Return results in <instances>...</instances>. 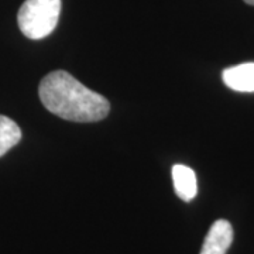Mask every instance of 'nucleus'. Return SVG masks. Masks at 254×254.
<instances>
[{
	"label": "nucleus",
	"instance_id": "obj_5",
	"mask_svg": "<svg viewBox=\"0 0 254 254\" xmlns=\"http://www.w3.org/2000/svg\"><path fill=\"white\" fill-rule=\"evenodd\" d=\"M227 88L236 92H254V63H245L227 68L222 73Z\"/></svg>",
	"mask_w": 254,
	"mask_h": 254
},
{
	"label": "nucleus",
	"instance_id": "obj_1",
	"mask_svg": "<svg viewBox=\"0 0 254 254\" xmlns=\"http://www.w3.org/2000/svg\"><path fill=\"white\" fill-rule=\"evenodd\" d=\"M38 95L47 110L71 122H98L106 118L110 109L108 99L65 71L48 73L38 86Z\"/></svg>",
	"mask_w": 254,
	"mask_h": 254
},
{
	"label": "nucleus",
	"instance_id": "obj_7",
	"mask_svg": "<svg viewBox=\"0 0 254 254\" xmlns=\"http://www.w3.org/2000/svg\"><path fill=\"white\" fill-rule=\"evenodd\" d=\"M247 4H250V6H254V0H245Z\"/></svg>",
	"mask_w": 254,
	"mask_h": 254
},
{
	"label": "nucleus",
	"instance_id": "obj_6",
	"mask_svg": "<svg viewBox=\"0 0 254 254\" xmlns=\"http://www.w3.org/2000/svg\"><path fill=\"white\" fill-rule=\"evenodd\" d=\"M20 140L21 130L17 123L7 116L0 115V157H3L10 148L17 145Z\"/></svg>",
	"mask_w": 254,
	"mask_h": 254
},
{
	"label": "nucleus",
	"instance_id": "obj_3",
	"mask_svg": "<svg viewBox=\"0 0 254 254\" xmlns=\"http://www.w3.org/2000/svg\"><path fill=\"white\" fill-rule=\"evenodd\" d=\"M232 242L233 227L225 219H219L209 229L200 254H226Z\"/></svg>",
	"mask_w": 254,
	"mask_h": 254
},
{
	"label": "nucleus",
	"instance_id": "obj_2",
	"mask_svg": "<svg viewBox=\"0 0 254 254\" xmlns=\"http://www.w3.org/2000/svg\"><path fill=\"white\" fill-rule=\"evenodd\" d=\"M60 13L61 0H26L18 11V27L27 38L41 40L54 31Z\"/></svg>",
	"mask_w": 254,
	"mask_h": 254
},
{
	"label": "nucleus",
	"instance_id": "obj_4",
	"mask_svg": "<svg viewBox=\"0 0 254 254\" xmlns=\"http://www.w3.org/2000/svg\"><path fill=\"white\" fill-rule=\"evenodd\" d=\"M173 182L175 193L184 202H190L198 193V181L195 171L182 164L173 167Z\"/></svg>",
	"mask_w": 254,
	"mask_h": 254
}]
</instances>
